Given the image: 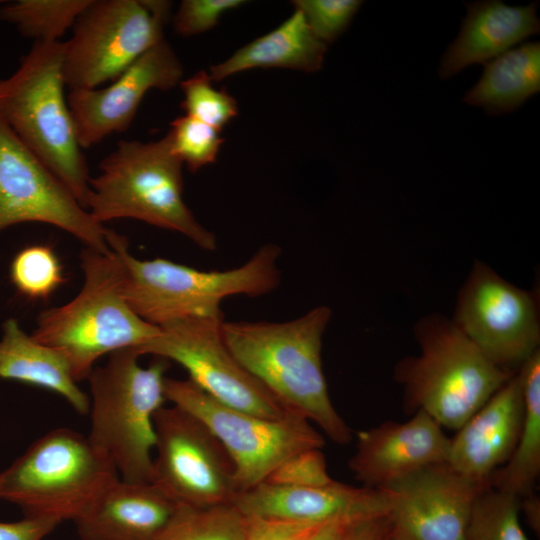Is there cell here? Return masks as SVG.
<instances>
[{
    "instance_id": "obj_1",
    "label": "cell",
    "mask_w": 540,
    "mask_h": 540,
    "mask_svg": "<svg viewBox=\"0 0 540 540\" xmlns=\"http://www.w3.org/2000/svg\"><path fill=\"white\" fill-rule=\"evenodd\" d=\"M331 316L322 305L286 322L223 321L221 330L236 360L290 413L345 445L352 432L331 401L322 368V338Z\"/></svg>"
},
{
    "instance_id": "obj_2",
    "label": "cell",
    "mask_w": 540,
    "mask_h": 540,
    "mask_svg": "<svg viewBox=\"0 0 540 540\" xmlns=\"http://www.w3.org/2000/svg\"><path fill=\"white\" fill-rule=\"evenodd\" d=\"M83 284L64 305L42 311L31 336L67 359L76 382L87 379L95 362L121 349H136L160 331L128 304L119 255L88 247L80 254Z\"/></svg>"
},
{
    "instance_id": "obj_3",
    "label": "cell",
    "mask_w": 540,
    "mask_h": 540,
    "mask_svg": "<svg viewBox=\"0 0 540 540\" xmlns=\"http://www.w3.org/2000/svg\"><path fill=\"white\" fill-rule=\"evenodd\" d=\"M109 247L124 268V295L136 314L161 327L188 318L223 319L220 304L232 295L257 297L280 283L276 244L261 246L242 266L225 271H203L168 259H138L124 236L109 230Z\"/></svg>"
},
{
    "instance_id": "obj_4",
    "label": "cell",
    "mask_w": 540,
    "mask_h": 540,
    "mask_svg": "<svg viewBox=\"0 0 540 540\" xmlns=\"http://www.w3.org/2000/svg\"><path fill=\"white\" fill-rule=\"evenodd\" d=\"M414 335L420 353L401 359L394 379L403 388L405 410L423 411L441 427L457 431L517 373L496 366L441 314L422 317Z\"/></svg>"
},
{
    "instance_id": "obj_5",
    "label": "cell",
    "mask_w": 540,
    "mask_h": 540,
    "mask_svg": "<svg viewBox=\"0 0 540 540\" xmlns=\"http://www.w3.org/2000/svg\"><path fill=\"white\" fill-rule=\"evenodd\" d=\"M63 49L60 41L34 43L0 79V115L86 209L91 177L64 96Z\"/></svg>"
},
{
    "instance_id": "obj_6",
    "label": "cell",
    "mask_w": 540,
    "mask_h": 540,
    "mask_svg": "<svg viewBox=\"0 0 540 540\" xmlns=\"http://www.w3.org/2000/svg\"><path fill=\"white\" fill-rule=\"evenodd\" d=\"M182 166L167 134L153 142L121 141L99 163L100 174L90 178L86 210L100 224L132 218L178 232L213 251L215 235L184 202Z\"/></svg>"
},
{
    "instance_id": "obj_7",
    "label": "cell",
    "mask_w": 540,
    "mask_h": 540,
    "mask_svg": "<svg viewBox=\"0 0 540 540\" xmlns=\"http://www.w3.org/2000/svg\"><path fill=\"white\" fill-rule=\"evenodd\" d=\"M139 357L132 348L121 349L90 373L87 437L111 460L121 480L151 483L154 415L167 401L164 385L170 362L156 357L142 367Z\"/></svg>"
},
{
    "instance_id": "obj_8",
    "label": "cell",
    "mask_w": 540,
    "mask_h": 540,
    "mask_svg": "<svg viewBox=\"0 0 540 540\" xmlns=\"http://www.w3.org/2000/svg\"><path fill=\"white\" fill-rule=\"evenodd\" d=\"M119 478L88 437L57 428L0 472V499L18 505L25 516L75 522Z\"/></svg>"
},
{
    "instance_id": "obj_9",
    "label": "cell",
    "mask_w": 540,
    "mask_h": 540,
    "mask_svg": "<svg viewBox=\"0 0 540 540\" xmlns=\"http://www.w3.org/2000/svg\"><path fill=\"white\" fill-rule=\"evenodd\" d=\"M167 401L201 420L227 451L240 492L264 482L290 456L321 449L324 437L296 414L267 418L218 402L189 379H165Z\"/></svg>"
},
{
    "instance_id": "obj_10",
    "label": "cell",
    "mask_w": 540,
    "mask_h": 540,
    "mask_svg": "<svg viewBox=\"0 0 540 540\" xmlns=\"http://www.w3.org/2000/svg\"><path fill=\"white\" fill-rule=\"evenodd\" d=\"M170 8L163 0H91L64 42L65 85L94 89L113 81L164 40Z\"/></svg>"
},
{
    "instance_id": "obj_11",
    "label": "cell",
    "mask_w": 540,
    "mask_h": 540,
    "mask_svg": "<svg viewBox=\"0 0 540 540\" xmlns=\"http://www.w3.org/2000/svg\"><path fill=\"white\" fill-rule=\"evenodd\" d=\"M157 455L152 482L177 505H232L239 493L233 463L197 417L172 405L154 415Z\"/></svg>"
},
{
    "instance_id": "obj_12",
    "label": "cell",
    "mask_w": 540,
    "mask_h": 540,
    "mask_svg": "<svg viewBox=\"0 0 540 540\" xmlns=\"http://www.w3.org/2000/svg\"><path fill=\"white\" fill-rule=\"evenodd\" d=\"M539 302L476 260L451 320L496 366L516 373L540 345Z\"/></svg>"
},
{
    "instance_id": "obj_13",
    "label": "cell",
    "mask_w": 540,
    "mask_h": 540,
    "mask_svg": "<svg viewBox=\"0 0 540 540\" xmlns=\"http://www.w3.org/2000/svg\"><path fill=\"white\" fill-rule=\"evenodd\" d=\"M219 318H188L159 327V333L134 349L181 365L189 380L229 407L267 418L290 413L232 355Z\"/></svg>"
},
{
    "instance_id": "obj_14",
    "label": "cell",
    "mask_w": 540,
    "mask_h": 540,
    "mask_svg": "<svg viewBox=\"0 0 540 540\" xmlns=\"http://www.w3.org/2000/svg\"><path fill=\"white\" fill-rule=\"evenodd\" d=\"M24 222L53 225L88 248L110 250L109 229L92 218L0 115V231Z\"/></svg>"
},
{
    "instance_id": "obj_15",
    "label": "cell",
    "mask_w": 540,
    "mask_h": 540,
    "mask_svg": "<svg viewBox=\"0 0 540 540\" xmlns=\"http://www.w3.org/2000/svg\"><path fill=\"white\" fill-rule=\"evenodd\" d=\"M488 486L447 462L424 467L383 487L390 533L398 540H464L473 503Z\"/></svg>"
},
{
    "instance_id": "obj_16",
    "label": "cell",
    "mask_w": 540,
    "mask_h": 540,
    "mask_svg": "<svg viewBox=\"0 0 540 540\" xmlns=\"http://www.w3.org/2000/svg\"><path fill=\"white\" fill-rule=\"evenodd\" d=\"M183 66L164 39L146 51L104 88L71 89L67 103L82 149L131 125L150 89L167 91L180 84Z\"/></svg>"
},
{
    "instance_id": "obj_17",
    "label": "cell",
    "mask_w": 540,
    "mask_h": 540,
    "mask_svg": "<svg viewBox=\"0 0 540 540\" xmlns=\"http://www.w3.org/2000/svg\"><path fill=\"white\" fill-rule=\"evenodd\" d=\"M450 439L423 411L405 422L387 421L357 433L348 466L370 488L386 487L424 467L447 462Z\"/></svg>"
},
{
    "instance_id": "obj_18",
    "label": "cell",
    "mask_w": 540,
    "mask_h": 540,
    "mask_svg": "<svg viewBox=\"0 0 540 540\" xmlns=\"http://www.w3.org/2000/svg\"><path fill=\"white\" fill-rule=\"evenodd\" d=\"M232 505L242 516L308 524L354 523L387 516L390 499L384 488L355 487L335 480L319 487H286L263 482L238 493Z\"/></svg>"
},
{
    "instance_id": "obj_19",
    "label": "cell",
    "mask_w": 540,
    "mask_h": 540,
    "mask_svg": "<svg viewBox=\"0 0 540 540\" xmlns=\"http://www.w3.org/2000/svg\"><path fill=\"white\" fill-rule=\"evenodd\" d=\"M524 418L518 371L450 439L447 463L462 475L488 483L517 445Z\"/></svg>"
},
{
    "instance_id": "obj_20",
    "label": "cell",
    "mask_w": 540,
    "mask_h": 540,
    "mask_svg": "<svg viewBox=\"0 0 540 540\" xmlns=\"http://www.w3.org/2000/svg\"><path fill=\"white\" fill-rule=\"evenodd\" d=\"M178 506L153 483L119 478L75 524L81 540H155Z\"/></svg>"
},
{
    "instance_id": "obj_21",
    "label": "cell",
    "mask_w": 540,
    "mask_h": 540,
    "mask_svg": "<svg viewBox=\"0 0 540 540\" xmlns=\"http://www.w3.org/2000/svg\"><path fill=\"white\" fill-rule=\"evenodd\" d=\"M458 36L441 58L439 75L449 78L474 63L485 64L540 32L538 2L508 6L499 0L465 3Z\"/></svg>"
},
{
    "instance_id": "obj_22",
    "label": "cell",
    "mask_w": 540,
    "mask_h": 540,
    "mask_svg": "<svg viewBox=\"0 0 540 540\" xmlns=\"http://www.w3.org/2000/svg\"><path fill=\"white\" fill-rule=\"evenodd\" d=\"M0 378L55 392L79 414H89V396L78 386L64 355L28 335L15 318L2 325Z\"/></svg>"
},
{
    "instance_id": "obj_23",
    "label": "cell",
    "mask_w": 540,
    "mask_h": 540,
    "mask_svg": "<svg viewBox=\"0 0 540 540\" xmlns=\"http://www.w3.org/2000/svg\"><path fill=\"white\" fill-rule=\"evenodd\" d=\"M327 47L319 40L303 14L294 10L271 32L238 49L225 61L209 69L212 81L256 68H284L304 72L318 71Z\"/></svg>"
},
{
    "instance_id": "obj_24",
    "label": "cell",
    "mask_w": 540,
    "mask_h": 540,
    "mask_svg": "<svg viewBox=\"0 0 540 540\" xmlns=\"http://www.w3.org/2000/svg\"><path fill=\"white\" fill-rule=\"evenodd\" d=\"M479 81L463 101L489 116L510 113L540 91V43L528 42L484 64Z\"/></svg>"
},
{
    "instance_id": "obj_25",
    "label": "cell",
    "mask_w": 540,
    "mask_h": 540,
    "mask_svg": "<svg viewBox=\"0 0 540 540\" xmlns=\"http://www.w3.org/2000/svg\"><path fill=\"white\" fill-rule=\"evenodd\" d=\"M524 418L515 450L489 478L492 488L522 499L533 493L540 474V349L519 368Z\"/></svg>"
},
{
    "instance_id": "obj_26",
    "label": "cell",
    "mask_w": 540,
    "mask_h": 540,
    "mask_svg": "<svg viewBox=\"0 0 540 540\" xmlns=\"http://www.w3.org/2000/svg\"><path fill=\"white\" fill-rule=\"evenodd\" d=\"M91 0H18L0 6V20L14 24L35 42H54L69 29Z\"/></svg>"
},
{
    "instance_id": "obj_27",
    "label": "cell",
    "mask_w": 540,
    "mask_h": 540,
    "mask_svg": "<svg viewBox=\"0 0 540 540\" xmlns=\"http://www.w3.org/2000/svg\"><path fill=\"white\" fill-rule=\"evenodd\" d=\"M155 540H244V519L233 505H179Z\"/></svg>"
},
{
    "instance_id": "obj_28",
    "label": "cell",
    "mask_w": 540,
    "mask_h": 540,
    "mask_svg": "<svg viewBox=\"0 0 540 540\" xmlns=\"http://www.w3.org/2000/svg\"><path fill=\"white\" fill-rule=\"evenodd\" d=\"M521 499L494 489H483L476 497L464 540H529L519 520Z\"/></svg>"
},
{
    "instance_id": "obj_29",
    "label": "cell",
    "mask_w": 540,
    "mask_h": 540,
    "mask_svg": "<svg viewBox=\"0 0 540 540\" xmlns=\"http://www.w3.org/2000/svg\"><path fill=\"white\" fill-rule=\"evenodd\" d=\"M10 277L17 291L32 299L48 298L64 281L63 268L52 247L36 244L14 257Z\"/></svg>"
},
{
    "instance_id": "obj_30",
    "label": "cell",
    "mask_w": 540,
    "mask_h": 540,
    "mask_svg": "<svg viewBox=\"0 0 540 540\" xmlns=\"http://www.w3.org/2000/svg\"><path fill=\"white\" fill-rule=\"evenodd\" d=\"M180 86L184 95L181 108L185 115L220 131L237 116L236 99L226 91L214 88L206 71L201 70L182 80Z\"/></svg>"
},
{
    "instance_id": "obj_31",
    "label": "cell",
    "mask_w": 540,
    "mask_h": 540,
    "mask_svg": "<svg viewBox=\"0 0 540 540\" xmlns=\"http://www.w3.org/2000/svg\"><path fill=\"white\" fill-rule=\"evenodd\" d=\"M167 133L171 147L192 173L216 162L224 142L221 131L188 115L174 119Z\"/></svg>"
},
{
    "instance_id": "obj_32",
    "label": "cell",
    "mask_w": 540,
    "mask_h": 540,
    "mask_svg": "<svg viewBox=\"0 0 540 540\" xmlns=\"http://www.w3.org/2000/svg\"><path fill=\"white\" fill-rule=\"evenodd\" d=\"M359 0H295L314 35L324 44L333 43L350 25L362 5Z\"/></svg>"
},
{
    "instance_id": "obj_33",
    "label": "cell",
    "mask_w": 540,
    "mask_h": 540,
    "mask_svg": "<svg viewBox=\"0 0 540 540\" xmlns=\"http://www.w3.org/2000/svg\"><path fill=\"white\" fill-rule=\"evenodd\" d=\"M333 481L321 449H308L279 464L264 483L286 487H319Z\"/></svg>"
},
{
    "instance_id": "obj_34",
    "label": "cell",
    "mask_w": 540,
    "mask_h": 540,
    "mask_svg": "<svg viewBox=\"0 0 540 540\" xmlns=\"http://www.w3.org/2000/svg\"><path fill=\"white\" fill-rule=\"evenodd\" d=\"M245 4L243 0H184L173 18L176 34L190 37L214 28L227 11Z\"/></svg>"
},
{
    "instance_id": "obj_35",
    "label": "cell",
    "mask_w": 540,
    "mask_h": 540,
    "mask_svg": "<svg viewBox=\"0 0 540 540\" xmlns=\"http://www.w3.org/2000/svg\"><path fill=\"white\" fill-rule=\"evenodd\" d=\"M243 519L244 540H303L320 525L258 516Z\"/></svg>"
},
{
    "instance_id": "obj_36",
    "label": "cell",
    "mask_w": 540,
    "mask_h": 540,
    "mask_svg": "<svg viewBox=\"0 0 540 540\" xmlns=\"http://www.w3.org/2000/svg\"><path fill=\"white\" fill-rule=\"evenodd\" d=\"M60 523L56 519L32 516L16 522H0V540H42Z\"/></svg>"
},
{
    "instance_id": "obj_37",
    "label": "cell",
    "mask_w": 540,
    "mask_h": 540,
    "mask_svg": "<svg viewBox=\"0 0 540 540\" xmlns=\"http://www.w3.org/2000/svg\"><path fill=\"white\" fill-rule=\"evenodd\" d=\"M390 529L387 516L348 525L343 540H384Z\"/></svg>"
},
{
    "instance_id": "obj_38",
    "label": "cell",
    "mask_w": 540,
    "mask_h": 540,
    "mask_svg": "<svg viewBox=\"0 0 540 540\" xmlns=\"http://www.w3.org/2000/svg\"><path fill=\"white\" fill-rule=\"evenodd\" d=\"M351 523L332 521L312 529L303 540H343L345 531Z\"/></svg>"
},
{
    "instance_id": "obj_39",
    "label": "cell",
    "mask_w": 540,
    "mask_h": 540,
    "mask_svg": "<svg viewBox=\"0 0 540 540\" xmlns=\"http://www.w3.org/2000/svg\"><path fill=\"white\" fill-rule=\"evenodd\" d=\"M520 509L523 510L526 522L538 536L540 534V499L534 493L521 499Z\"/></svg>"
},
{
    "instance_id": "obj_40",
    "label": "cell",
    "mask_w": 540,
    "mask_h": 540,
    "mask_svg": "<svg viewBox=\"0 0 540 540\" xmlns=\"http://www.w3.org/2000/svg\"><path fill=\"white\" fill-rule=\"evenodd\" d=\"M384 540H398V539H396L394 536L391 535L390 529H389V532L386 535V537L384 538Z\"/></svg>"
}]
</instances>
